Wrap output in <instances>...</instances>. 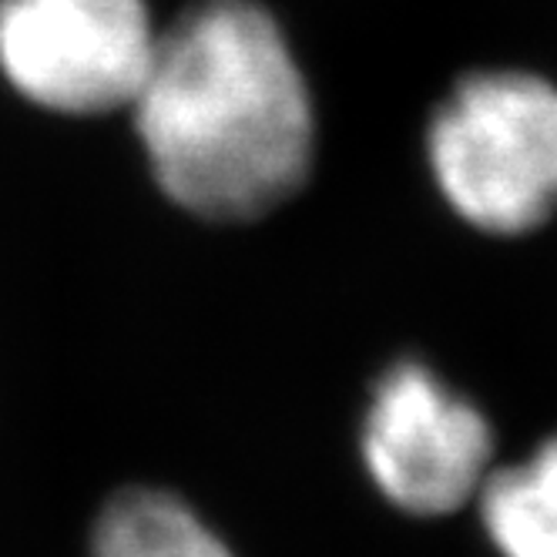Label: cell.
Here are the masks:
<instances>
[{
  "label": "cell",
  "instance_id": "6da1fadb",
  "mask_svg": "<svg viewBox=\"0 0 557 557\" xmlns=\"http://www.w3.org/2000/svg\"><path fill=\"white\" fill-rule=\"evenodd\" d=\"M132 111L158 185L191 215L262 219L309 178L312 98L256 0H198L178 14Z\"/></svg>",
  "mask_w": 557,
  "mask_h": 557
},
{
  "label": "cell",
  "instance_id": "7a4b0ae2",
  "mask_svg": "<svg viewBox=\"0 0 557 557\" xmlns=\"http://www.w3.org/2000/svg\"><path fill=\"white\" fill-rule=\"evenodd\" d=\"M430 169L473 228L524 235L557 212V88L537 74H470L436 108Z\"/></svg>",
  "mask_w": 557,
  "mask_h": 557
},
{
  "label": "cell",
  "instance_id": "3957f363",
  "mask_svg": "<svg viewBox=\"0 0 557 557\" xmlns=\"http://www.w3.org/2000/svg\"><path fill=\"white\" fill-rule=\"evenodd\" d=\"M154 45L145 0H0V67L51 111L132 108Z\"/></svg>",
  "mask_w": 557,
  "mask_h": 557
},
{
  "label": "cell",
  "instance_id": "277c9868",
  "mask_svg": "<svg viewBox=\"0 0 557 557\" xmlns=\"http://www.w3.org/2000/svg\"><path fill=\"white\" fill-rule=\"evenodd\" d=\"M491 450L484 413L423 363L404 360L376 383L363 460L400 510L436 517L463 507L487 481Z\"/></svg>",
  "mask_w": 557,
  "mask_h": 557
},
{
  "label": "cell",
  "instance_id": "5b68a950",
  "mask_svg": "<svg viewBox=\"0 0 557 557\" xmlns=\"http://www.w3.org/2000/svg\"><path fill=\"white\" fill-rule=\"evenodd\" d=\"M91 557H232L198 513L162 491L117 494L95 528Z\"/></svg>",
  "mask_w": 557,
  "mask_h": 557
},
{
  "label": "cell",
  "instance_id": "8992f818",
  "mask_svg": "<svg viewBox=\"0 0 557 557\" xmlns=\"http://www.w3.org/2000/svg\"><path fill=\"white\" fill-rule=\"evenodd\" d=\"M476 497L504 557H557V441L521 467L491 473Z\"/></svg>",
  "mask_w": 557,
  "mask_h": 557
}]
</instances>
